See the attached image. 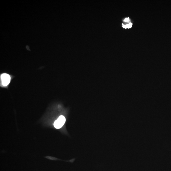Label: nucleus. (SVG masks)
<instances>
[{"mask_svg": "<svg viewBox=\"0 0 171 171\" xmlns=\"http://www.w3.org/2000/svg\"><path fill=\"white\" fill-rule=\"evenodd\" d=\"M2 83L4 86H7L10 82L11 77L7 74H3L1 76Z\"/></svg>", "mask_w": 171, "mask_h": 171, "instance_id": "nucleus-2", "label": "nucleus"}, {"mask_svg": "<svg viewBox=\"0 0 171 171\" xmlns=\"http://www.w3.org/2000/svg\"><path fill=\"white\" fill-rule=\"evenodd\" d=\"M123 27L124 28L127 29V28H130L132 27V24L131 23H130L129 24H127V25H124L123 24Z\"/></svg>", "mask_w": 171, "mask_h": 171, "instance_id": "nucleus-3", "label": "nucleus"}, {"mask_svg": "<svg viewBox=\"0 0 171 171\" xmlns=\"http://www.w3.org/2000/svg\"><path fill=\"white\" fill-rule=\"evenodd\" d=\"M124 21L125 22H129V18H126L124 20Z\"/></svg>", "mask_w": 171, "mask_h": 171, "instance_id": "nucleus-4", "label": "nucleus"}, {"mask_svg": "<svg viewBox=\"0 0 171 171\" xmlns=\"http://www.w3.org/2000/svg\"><path fill=\"white\" fill-rule=\"evenodd\" d=\"M65 121V117L64 116H61L55 121L54 124V126L56 129H60L64 125Z\"/></svg>", "mask_w": 171, "mask_h": 171, "instance_id": "nucleus-1", "label": "nucleus"}]
</instances>
